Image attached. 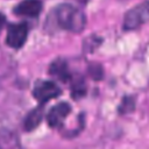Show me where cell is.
<instances>
[{"label": "cell", "mask_w": 149, "mask_h": 149, "mask_svg": "<svg viewBox=\"0 0 149 149\" xmlns=\"http://www.w3.org/2000/svg\"><path fill=\"white\" fill-rule=\"evenodd\" d=\"M149 22V1L140 3L139 6L128 10L125 15L123 28L127 30L136 29L143 23Z\"/></svg>", "instance_id": "2"}, {"label": "cell", "mask_w": 149, "mask_h": 149, "mask_svg": "<svg viewBox=\"0 0 149 149\" xmlns=\"http://www.w3.org/2000/svg\"><path fill=\"white\" fill-rule=\"evenodd\" d=\"M86 94V84L81 77H77L72 79L71 84V95L74 99H79Z\"/></svg>", "instance_id": "9"}, {"label": "cell", "mask_w": 149, "mask_h": 149, "mask_svg": "<svg viewBox=\"0 0 149 149\" xmlns=\"http://www.w3.org/2000/svg\"><path fill=\"white\" fill-rule=\"evenodd\" d=\"M43 104H41V106L38 107H35L34 109H31L26 119H24V122H23V128L24 130L27 132H31L34 130L42 121V118H43Z\"/></svg>", "instance_id": "8"}, {"label": "cell", "mask_w": 149, "mask_h": 149, "mask_svg": "<svg viewBox=\"0 0 149 149\" xmlns=\"http://www.w3.org/2000/svg\"><path fill=\"white\" fill-rule=\"evenodd\" d=\"M42 10V2L40 0H22L15 8L14 13L20 16L36 17Z\"/></svg>", "instance_id": "6"}, {"label": "cell", "mask_w": 149, "mask_h": 149, "mask_svg": "<svg viewBox=\"0 0 149 149\" xmlns=\"http://www.w3.org/2000/svg\"><path fill=\"white\" fill-rule=\"evenodd\" d=\"M88 72L91 74V77L93 79H95V80L102 78V69H101V66L99 64H92V65H90Z\"/></svg>", "instance_id": "11"}, {"label": "cell", "mask_w": 149, "mask_h": 149, "mask_svg": "<svg viewBox=\"0 0 149 149\" xmlns=\"http://www.w3.org/2000/svg\"><path fill=\"white\" fill-rule=\"evenodd\" d=\"M56 19L63 29L71 33H80L86 26L85 14L69 3H62L57 7Z\"/></svg>", "instance_id": "1"}, {"label": "cell", "mask_w": 149, "mask_h": 149, "mask_svg": "<svg viewBox=\"0 0 149 149\" xmlns=\"http://www.w3.org/2000/svg\"><path fill=\"white\" fill-rule=\"evenodd\" d=\"M28 36V26L26 23H12L8 26L6 43L14 49L21 48Z\"/></svg>", "instance_id": "4"}, {"label": "cell", "mask_w": 149, "mask_h": 149, "mask_svg": "<svg viewBox=\"0 0 149 149\" xmlns=\"http://www.w3.org/2000/svg\"><path fill=\"white\" fill-rule=\"evenodd\" d=\"M78 1H80V2H86L87 0H78Z\"/></svg>", "instance_id": "13"}, {"label": "cell", "mask_w": 149, "mask_h": 149, "mask_svg": "<svg viewBox=\"0 0 149 149\" xmlns=\"http://www.w3.org/2000/svg\"><path fill=\"white\" fill-rule=\"evenodd\" d=\"M5 23H6V17L3 14L0 13V31L2 30V28L5 27Z\"/></svg>", "instance_id": "12"}, {"label": "cell", "mask_w": 149, "mask_h": 149, "mask_svg": "<svg viewBox=\"0 0 149 149\" xmlns=\"http://www.w3.org/2000/svg\"><path fill=\"white\" fill-rule=\"evenodd\" d=\"M0 149H1V148H0Z\"/></svg>", "instance_id": "14"}, {"label": "cell", "mask_w": 149, "mask_h": 149, "mask_svg": "<svg viewBox=\"0 0 149 149\" xmlns=\"http://www.w3.org/2000/svg\"><path fill=\"white\" fill-rule=\"evenodd\" d=\"M49 73L62 81H68L69 79H71V73H70L68 63L62 58L55 59L51 63L49 68Z\"/></svg>", "instance_id": "7"}, {"label": "cell", "mask_w": 149, "mask_h": 149, "mask_svg": "<svg viewBox=\"0 0 149 149\" xmlns=\"http://www.w3.org/2000/svg\"><path fill=\"white\" fill-rule=\"evenodd\" d=\"M134 107H135L134 98L133 97H125L122 99L120 107H119V111H120V113H129L134 109Z\"/></svg>", "instance_id": "10"}, {"label": "cell", "mask_w": 149, "mask_h": 149, "mask_svg": "<svg viewBox=\"0 0 149 149\" xmlns=\"http://www.w3.org/2000/svg\"><path fill=\"white\" fill-rule=\"evenodd\" d=\"M62 91L59 86L50 80H40L35 84L33 90V97L41 104H44L58 95H61Z\"/></svg>", "instance_id": "3"}, {"label": "cell", "mask_w": 149, "mask_h": 149, "mask_svg": "<svg viewBox=\"0 0 149 149\" xmlns=\"http://www.w3.org/2000/svg\"><path fill=\"white\" fill-rule=\"evenodd\" d=\"M71 112V106L68 102H59L57 105H55L48 113L47 115V121L48 125L51 128H58L62 126L63 121L65 120V118L70 114Z\"/></svg>", "instance_id": "5"}]
</instances>
